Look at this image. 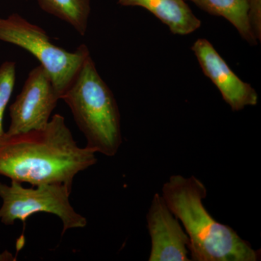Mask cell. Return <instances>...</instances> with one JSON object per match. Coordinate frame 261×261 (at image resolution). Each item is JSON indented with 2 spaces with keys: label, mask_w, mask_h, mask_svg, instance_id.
<instances>
[{
  "label": "cell",
  "mask_w": 261,
  "mask_h": 261,
  "mask_svg": "<svg viewBox=\"0 0 261 261\" xmlns=\"http://www.w3.org/2000/svg\"><path fill=\"white\" fill-rule=\"evenodd\" d=\"M97 162L96 152L78 145L60 114L42 128L0 137V175L11 181L72 189L75 176Z\"/></svg>",
  "instance_id": "obj_1"
},
{
  "label": "cell",
  "mask_w": 261,
  "mask_h": 261,
  "mask_svg": "<svg viewBox=\"0 0 261 261\" xmlns=\"http://www.w3.org/2000/svg\"><path fill=\"white\" fill-rule=\"evenodd\" d=\"M59 99L50 76L38 65L29 72L21 92L10 106V124L5 133L15 135L45 126Z\"/></svg>",
  "instance_id": "obj_6"
},
{
  "label": "cell",
  "mask_w": 261,
  "mask_h": 261,
  "mask_svg": "<svg viewBox=\"0 0 261 261\" xmlns=\"http://www.w3.org/2000/svg\"><path fill=\"white\" fill-rule=\"evenodd\" d=\"M200 9L215 16L223 17L238 30L250 45L257 41L252 34L248 18L247 0H187Z\"/></svg>",
  "instance_id": "obj_10"
},
{
  "label": "cell",
  "mask_w": 261,
  "mask_h": 261,
  "mask_svg": "<svg viewBox=\"0 0 261 261\" xmlns=\"http://www.w3.org/2000/svg\"><path fill=\"white\" fill-rule=\"evenodd\" d=\"M72 189L63 184H44L30 188L20 182L0 183V222L9 226L17 220L25 223L32 215L46 213L58 216L63 224L62 234L70 229L84 228L87 221L70 202Z\"/></svg>",
  "instance_id": "obj_5"
},
{
  "label": "cell",
  "mask_w": 261,
  "mask_h": 261,
  "mask_svg": "<svg viewBox=\"0 0 261 261\" xmlns=\"http://www.w3.org/2000/svg\"><path fill=\"white\" fill-rule=\"evenodd\" d=\"M151 240L149 261H190V239L163 195L156 193L147 216Z\"/></svg>",
  "instance_id": "obj_8"
},
{
  "label": "cell",
  "mask_w": 261,
  "mask_h": 261,
  "mask_svg": "<svg viewBox=\"0 0 261 261\" xmlns=\"http://www.w3.org/2000/svg\"><path fill=\"white\" fill-rule=\"evenodd\" d=\"M192 50L204 74L216 85L233 111H241L246 106H256L258 101L256 91L235 74L209 41L197 39Z\"/></svg>",
  "instance_id": "obj_7"
},
{
  "label": "cell",
  "mask_w": 261,
  "mask_h": 261,
  "mask_svg": "<svg viewBox=\"0 0 261 261\" xmlns=\"http://www.w3.org/2000/svg\"><path fill=\"white\" fill-rule=\"evenodd\" d=\"M61 99L68 105L84 134L86 147L108 157L116 155L122 144L119 108L91 55Z\"/></svg>",
  "instance_id": "obj_3"
},
{
  "label": "cell",
  "mask_w": 261,
  "mask_h": 261,
  "mask_svg": "<svg viewBox=\"0 0 261 261\" xmlns=\"http://www.w3.org/2000/svg\"><path fill=\"white\" fill-rule=\"evenodd\" d=\"M14 260V257L10 252L5 251L0 253V261Z\"/></svg>",
  "instance_id": "obj_14"
},
{
  "label": "cell",
  "mask_w": 261,
  "mask_h": 261,
  "mask_svg": "<svg viewBox=\"0 0 261 261\" xmlns=\"http://www.w3.org/2000/svg\"><path fill=\"white\" fill-rule=\"evenodd\" d=\"M0 41L18 46L35 57L50 76L60 98L90 55L85 44H81L73 53L55 45L44 29L16 13L0 18Z\"/></svg>",
  "instance_id": "obj_4"
},
{
  "label": "cell",
  "mask_w": 261,
  "mask_h": 261,
  "mask_svg": "<svg viewBox=\"0 0 261 261\" xmlns=\"http://www.w3.org/2000/svg\"><path fill=\"white\" fill-rule=\"evenodd\" d=\"M248 18L254 37L257 42L261 40V0H247Z\"/></svg>",
  "instance_id": "obj_13"
},
{
  "label": "cell",
  "mask_w": 261,
  "mask_h": 261,
  "mask_svg": "<svg viewBox=\"0 0 261 261\" xmlns=\"http://www.w3.org/2000/svg\"><path fill=\"white\" fill-rule=\"evenodd\" d=\"M118 3L121 6L145 8L166 24L173 34L188 35L202 25L186 0H118Z\"/></svg>",
  "instance_id": "obj_9"
},
{
  "label": "cell",
  "mask_w": 261,
  "mask_h": 261,
  "mask_svg": "<svg viewBox=\"0 0 261 261\" xmlns=\"http://www.w3.org/2000/svg\"><path fill=\"white\" fill-rule=\"evenodd\" d=\"M44 12L73 27L85 35L91 12V0H37Z\"/></svg>",
  "instance_id": "obj_11"
},
{
  "label": "cell",
  "mask_w": 261,
  "mask_h": 261,
  "mask_svg": "<svg viewBox=\"0 0 261 261\" xmlns=\"http://www.w3.org/2000/svg\"><path fill=\"white\" fill-rule=\"evenodd\" d=\"M15 68L13 61H5L0 65V137L5 132L3 128V117L14 89Z\"/></svg>",
  "instance_id": "obj_12"
},
{
  "label": "cell",
  "mask_w": 261,
  "mask_h": 261,
  "mask_svg": "<svg viewBox=\"0 0 261 261\" xmlns=\"http://www.w3.org/2000/svg\"><path fill=\"white\" fill-rule=\"evenodd\" d=\"M163 197L190 239L189 252L195 261H257L254 250L232 228L218 222L206 210L207 189L195 176H171L163 187Z\"/></svg>",
  "instance_id": "obj_2"
}]
</instances>
